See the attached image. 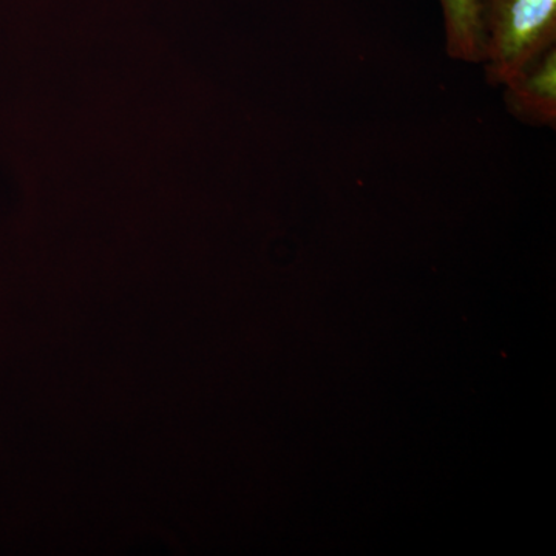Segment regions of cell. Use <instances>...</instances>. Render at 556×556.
Segmentation results:
<instances>
[{
    "label": "cell",
    "mask_w": 556,
    "mask_h": 556,
    "mask_svg": "<svg viewBox=\"0 0 556 556\" xmlns=\"http://www.w3.org/2000/svg\"><path fill=\"white\" fill-rule=\"evenodd\" d=\"M477 17L492 83L506 84L555 47L556 0H477Z\"/></svg>",
    "instance_id": "obj_1"
},
{
    "label": "cell",
    "mask_w": 556,
    "mask_h": 556,
    "mask_svg": "<svg viewBox=\"0 0 556 556\" xmlns=\"http://www.w3.org/2000/svg\"><path fill=\"white\" fill-rule=\"evenodd\" d=\"M504 86L510 109L526 119L554 126L556 119V53L541 54Z\"/></svg>",
    "instance_id": "obj_2"
},
{
    "label": "cell",
    "mask_w": 556,
    "mask_h": 556,
    "mask_svg": "<svg viewBox=\"0 0 556 556\" xmlns=\"http://www.w3.org/2000/svg\"><path fill=\"white\" fill-rule=\"evenodd\" d=\"M441 7L450 56L459 61L481 62L477 0H441Z\"/></svg>",
    "instance_id": "obj_3"
}]
</instances>
